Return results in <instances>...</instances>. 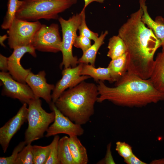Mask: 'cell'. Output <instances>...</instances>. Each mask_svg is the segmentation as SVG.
<instances>
[{
    "label": "cell",
    "instance_id": "33",
    "mask_svg": "<svg viewBox=\"0 0 164 164\" xmlns=\"http://www.w3.org/2000/svg\"><path fill=\"white\" fill-rule=\"evenodd\" d=\"M124 161L128 164H147L139 159L134 154L128 158L124 159Z\"/></svg>",
    "mask_w": 164,
    "mask_h": 164
},
{
    "label": "cell",
    "instance_id": "1",
    "mask_svg": "<svg viewBox=\"0 0 164 164\" xmlns=\"http://www.w3.org/2000/svg\"><path fill=\"white\" fill-rule=\"evenodd\" d=\"M142 8L131 14L118 30L127 52V71L144 79H149L155 60L154 55L160 42L152 30L142 22Z\"/></svg>",
    "mask_w": 164,
    "mask_h": 164
},
{
    "label": "cell",
    "instance_id": "22",
    "mask_svg": "<svg viewBox=\"0 0 164 164\" xmlns=\"http://www.w3.org/2000/svg\"><path fill=\"white\" fill-rule=\"evenodd\" d=\"M69 137L60 138L58 144V159L60 164H75L69 147Z\"/></svg>",
    "mask_w": 164,
    "mask_h": 164
},
{
    "label": "cell",
    "instance_id": "24",
    "mask_svg": "<svg viewBox=\"0 0 164 164\" xmlns=\"http://www.w3.org/2000/svg\"><path fill=\"white\" fill-rule=\"evenodd\" d=\"M50 150V144L46 146L32 145L33 164H45Z\"/></svg>",
    "mask_w": 164,
    "mask_h": 164
},
{
    "label": "cell",
    "instance_id": "27",
    "mask_svg": "<svg viewBox=\"0 0 164 164\" xmlns=\"http://www.w3.org/2000/svg\"><path fill=\"white\" fill-rule=\"evenodd\" d=\"M60 139L58 135H54L51 143L49 155L45 164H60L58 159V144Z\"/></svg>",
    "mask_w": 164,
    "mask_h": 164
},
{
    "label": "cell",
    "instance_id": "26",
    "mask_svg": "<svg viewBox=\"0 0 164 164\" xmlns=\"http://www.w3.org/2000/svg\"><path fill=\"white\" fill-rule=\"evenodd\" d=\"M81 22L78 28L79 35L86 37L94 42L98 38V34L91 30L87 26L85 20V10H82Z\"/></svg>",
    "mask_w": 164,
    "mask_h": 164
},
{
    "label": "cell",
    "instance_id": "2",
    "mask_svg": "<svg viewBox=\"0 0 164 164\" xmlns=\"http://www.w3.org/2000/svg\"><path fill=\"white\" fill-rule=\"evenodd\" d=\"M98 83L99 103L108 101L118 106L138 108L164 100V93L158 91L149 79L127 71L115 82L114 87H108L102 81Z\"/></svg>",
    "mask_w": 164,
    "mask_h": 164
},
{
    "label": "cell",
    "instance_id": "36",
    "mask_svg": "<svg viewBox=\"0 0 164 164\" xmlns=\"http://www.w3.org/2000/svg\"><path fill=\"white\" fill-rule=\"evenodd\" d=\"M150 163L152 164H164V158L152 160Z\"/></svg>",
    "mask_w": 164,
    "mask_h": 164
},
{
    "label": "cell",
    "instance_id": "4",
    "mask_svg": "<svg viewBox=\"0 0 164 164\" xmlns=\"http://www.w3.org/2000/svg\"><path fill=\"white\" fill-rule=\"evenodd\" d=\"M15 18L29 21L58 19V15L77 3V0H22Z\"/></svg>",
    "mask_w": 164,
    "mask_h": 164
},
{
    "label": "cell",
    "instance_id": "17",
    "mask_svg": "<svg viewBox=\"0 0 164 164\" xmlns=\"http://www.w3.org/2000/svg\"><path fill=\"white\" fill-rule=\"evenodd\" d=\"M69 147L75 164H87L88 159L87 150L77 136L69 137Z\"/></svg>",
    "mask_w": 164,
    "mask_h": 164
},
{
    "label": "cell",
    "instance_id": "9",
    "mask_svg": "<svg viewBox=\"0 0 164 164\" xmlns=\"http://www.w3.org/2000/svg\"><path fill=\"white\" fill-rule=\"evenodd\" d=\"M0 79L3 85L2 95L17 99L28 104L36 98L29 86L14 80L9 72L1 71Z\"/></svg>",
    "mask_w": 164,
    "mask_h": 164
},
{
    "label": "cell",
    "instance_id": "18",
    "mask_svg": "<svg viewBox=\"0 0 164 164\" xmlns=\"http://www.w3.org/2000/svg\"><path fill=\"white\" fill-rule=\"evenodd\" d=\"M80 74L81 75L89 76L97 82L99 81L107 80L111 83L113 82L110 70L108 67L97 68L91 64H83Z\"/></svg>",
    "mask_w": 164,
    "mask_h": 164
},
{
    "label": "cell",
    "instance_id": "16",
    "mask_svg": "<svg viewBox=\"0 0 164 164\" xmlns=\"http://www.w3.org/2000/svg\"><path fill=\"white\" fill-rule=\"evenodd\" d=\"M149 79L158 91L164 93V51L158 53Z\"/></svg>",
    "mask_w": 164,
    "mask_h": 164
},
{
    "label": "cell",
    "instance_id": "35",
    "mask_svg": "<svg viewBox=\"0 0 164 164\" xmlns=\"http://www.w3.org/2000/svg\"><path fill=\"white\" fill-rule=\"evenodd\" d=\"M8 38V36L7 34H5L0 36V43L1 45L4 47H5V45L4 43L5 41Z\"/></svg>",
    "mask_w": 164,
    "mask_h": 164
},
{
    "label": "cell",
    "instance_id": "30",
    "mask_svg": "<svg viewBox=\"0 0 164 164\" xmlns=\"http://www.w3.org/2000/svg\"><path fill=\"white\" fill-rule=\"evenodd\" d=\"M91 45L90 39L80 35L77 36L73 44L74 46L81 49L83 53L85 52Z\"/></svg>",
    "mask_w": 164,
    "mask_h": 164
},
{
    "label": "cell",
    "instance_id": "12",
    "mask_svg": "<svg viewBox=\"0 0 164 164\" xmlns=\"http://www.w3.org/2000/svg\"><path fill=\"white\" fill-rule=\"evenodd\" d=\"M27 104H23L16 114L0 128V144L5 153L12 138L27 121Z\"/></svg>",
    "mask_w": 164,
    "mask_h": 164
},
{
    "label": "cell",
    "instance_id": "8",
    "mask_svg": "<svg viewBox=\"0 0 164 164\" xmlns=\"http://www.w3.org/2000/svg\"><path fill=\"white\" fill-rule=\"evenodd\" d=\"M62 41L58 24H42L33 38L32 45L36 50L56 53L61 51Z\"/></svg>",
    "mask_w": 164,
    "mask_h": 164
},
{
    "label": "cell",
    "instance_id": "14",
    "mask_svg": "<svg viewBox=\"0 0 164 164\" xmlns=\"http://www.w3.org/2000/svg\"><path fill=\"white\" fill-rule=\"evenodd\" d=\"M44 70L34 74L30 71L27 76L25 82L30 87L36 97L43 99L49 105L52 103L51 92L55 86L48 84Z\"/></svg>",
    "mask_w": 164,
    "mask_h": 164
},
{
    "label": "cell",
    "instance_id": "5",
    "mask_svg": "<svg viewBox=\"0 0 164 164\" xmlns=\"http://www.w3.org/2000/svg\"><path fill=\"white\" fill-rule=\"evenodd\" d=\"M28 105V126L25 133L27 144L42 138L55 118L53 111L48 113L42 108L39 98L32 100Z\"/></svg>",
    "mask_w": 164,
    "mask_h": 164
},
{
    "label": "cell",
    "instance_id": "10",
    "mask_svg": "<svg viewBox=\"0 0 164 164\" xmlns=\"http://www.w3.org/2000/svg\"><path fill=\"white\" fill-rule=\"evenodd\" d=\"M50 106L54 112L55 118L53 123L46 131V137L60 134L67 135L69 137L80 136L84 134V130L81 125L73 122L64 115L57 108L54 103L52 102Z\"/></svg>",
    "mask_w": 164,
    "mask_h": 164
},
{
    "label": "cell",
    "instance_id": "11",
    "mask_svg": "<svg viewBox=\"0 0 164 164\" xmlns=\"http://www.w3.org/2000/svg\"><path fill=\"white\" fill-rule=\"evenodd\" d=\"M26 53L34 57L36 56V50L31 45L15 48L12 54L8 57L9 72L14 80L23 83H26V79L31 71L30 69H24L20 63L21 59Z\"/></svg>",
    "mask_w": 164,
    "mask_h": 164
},
{
    "label": "cell",
    "instance_id": "34",
    "mask_svg": "<svg viewBox=\"0 0 164 164\" xmlns=\"http://www.w3.org/2000/svg\"><path fill=\"white\" fill-rule=\"evenodd\" d=\"M84 5L82 10H85L86 8L91 3L95 2L101 3H103L104 0H84Z\"/></svg>",
    "mask_w": 164,
    "mask_h": 164
},
{
    "label": "cell",
    "instance_id": "29",
    "mask_svg": "<svg viewBox=\"0 0 164 164\" xmlns=\"http://www.w3.org/2000/svg\"><path fill=\"white\" fill-rule=\"evenodd\" d=\"M115 150L124 159L128 158L133 154L132 147L125 142H117Z\"/></svg>",
    "mask_w": 164,
    "mask_h": 164
},
{
    "label": "cell",
    "instance_id": "20",
    "mask_svg": "<svg viewBox=\"0 0 164 164\" xmlns=\"http://www.w3.org/2000/svg\"><path fill=\"white\" fill-rule=\"evenodd\" d=\"M127 52L122 56L111 60L108 64L113 82L119 80L127 71Z\"/></svg>",
    "mask_w": 164,
    "mask_h": 164
},
{
    "label": "cell",
    "instance_id": "21",
    "mask_svg": "<svg viewBox=\"0 0 164 164\" xmlns=\"http://www.w3.org/2000/svg\"><path fill=\"white\" fill-rule=\"evenodd\" d=\"M107 55L113 60L119 57L127 52V49L124 41L119 36H114L110 38Z\"/></svg>",
    "mask_w": 164,
    "mask_h": 164
},
{
    "label": "cell",
    "instance_id": "23",
    "mask_svg": "<svg viewBox=\"0 0 164 164\" xmlns=\"http://www.w3.org/2000/svg\"><path fill=\"white\" fill-rule=\"evenodd\" d=\"M22 3V0H8L7 9L1 25L2 29H8L15 17L17 11Z\"/></svg>",
    "mask_w": 164,
    "mask_h": 164
},
{
    "label": "cell",
    "instance_id": "31",
    "mask_svg": "<svg viewBox=\"0 0 164 164\" xmlns=\"http://www.w3.org/2000/svg\"><path fill=\"white\" fill-rule=\"evenodd\" d=\"M111 143H109L107 146L106 154L104 157L98 161L97 164H115L114 162L112 156L111 151Z\"/></svg>",
    "mask_w": 164,
    "mask_h": 164
},
{
    "label": "cell",
    "instance_id": "15",
    "mask_svg": "<svg viewBox=\"0 0 164 164\" xmlns=\"http://www.w3.org/2000/svg\"><path fill=\"white\" fill-rule=\"evenodd\" d=\"M146 0H139L140 7L143 11L142 22L153 32L160 42L162 51H164V21L159 19L154 20L150 16L146 4Z\"/></svg>",
    "mask_w": 164,
    "mask_h": 164
},
{
    "label": "cell",
    "instance_id": "25",
    "mask_svg": "<svg viewBox=\"0 0 164 164\" xmlns=\"http://www.w3.org/2000/svg\"><path fill=\"white\" fill-rule=\"evenodd\" d=\"M27 144L19 153L15 164H33L32 145Z\"/></svg>",
    "mask_w": 164,
    "mask_h": 164
},
{
    "label": "cell",
    "instance_id": "19",
    "mask_svg": "<svg viewBox=\"0 0 164 164\" xmlns=\"http://www.w3.org/2000/svg\"><path fill=\"white\" fill-rule=\"evenodd\" d=\"M107 30L101 32L94 43L85 52L78 60V63L89 64L95 67V63L97 52L101 46L104 43V40L108 34Z\"/></svg>",
    "mask_w": 164,
    "mask_h": 164
},
{
    "label": "cell",
    "instance_id": "3",
    "mask_svg": "<svg viewBox=\"0 0 164 164\" xmlns=\"http://www.w3.org/2000/svg\"><path fill=\"white\" fill-rule=\"evenodd\" d=\"M99 95L97 85L84 81L65 91L54 103L72 121L82 125L88 122L94 115Z\"/></svg>",
    "mask_w": 164,
    "mask_h": 164
},
{
    "label": "cell",
    "instance_id": "13",
    "mask_svg": "<svg viewBox=\"0 0 164 164\" xmlns=\"http://www.w3.org/2000/svg\"><path fill=\"white\" fill-rule=\"evenodd\" d=\"M83 63H79L75 67L64 68L61 78L57 83L51 94L52 102L54 103L61 94L66 89L72 88L81 82L91 77L81 75L80 72Z\"/></svg>",
    "mask_w": 164,
    "mask_h": 164
},
{
    "label": "cell",
    "instance_id": "28",
    "mask_svg": "<svg viewBox=\"0 0 164 164\" xmlns=\"http://www.w3.org/2000/svg\"><path fill=\"white\" fill-rule=\"evenodd\" d=\"M27 144L24 141L20 142L14 149L12 155L7 157H0V164H15L19 153Z\"/></svg>",
    "mask_w": 164,
    "mask_h": 164
},
{
    "label": "cell",
    "instance_id": "7",
    "mask_svg": "<svg viewBox=\"0 0 164 164\" xmlns=\"http://www.w3.org/2000/svg\"><path fill=\"white\" fill-rule=\"evenodd\" d=\"M42 24L39 21H29L15 17L8 29V44L14 49L32 45L33 38Z\"/></svg>",
    "mask_w": 164,
    "mask_h": 164
},
{
    "label": "cell",
    "instance_id": "32",
    "mask_svg": "<svg viewBox=\"0 0 164 164\" xmlns=\"http://www.w3.org/2000/svg\"><path fill=\"white\" fill-rule=\"evenodd\" d=\"M8 57H7L2 54H0V69L2 71L7 72L8 71Z\"/></svg>",
    "mask_w": 164,
    "mask_h": 164
},
{
    "label": "cell",
    "instance_id": "6",
    "mask_svg": "<svg viewBox=\"0 0 164 164\" xmlns=\"http://www.w3.org/2000/svg\"><path fill=\"white\" fill-rule=\"evenodd\" d=\"M62 33L61 51L62 54V61L60 67L66 68L75 67L78 63V60L73 54V46L77 36L78 30L81 20V13L73 15L68 20L62 17L58 18Z\"/></svg>",
    "mask_w": 164,
    "mask_h": 164
}]
</instances>
